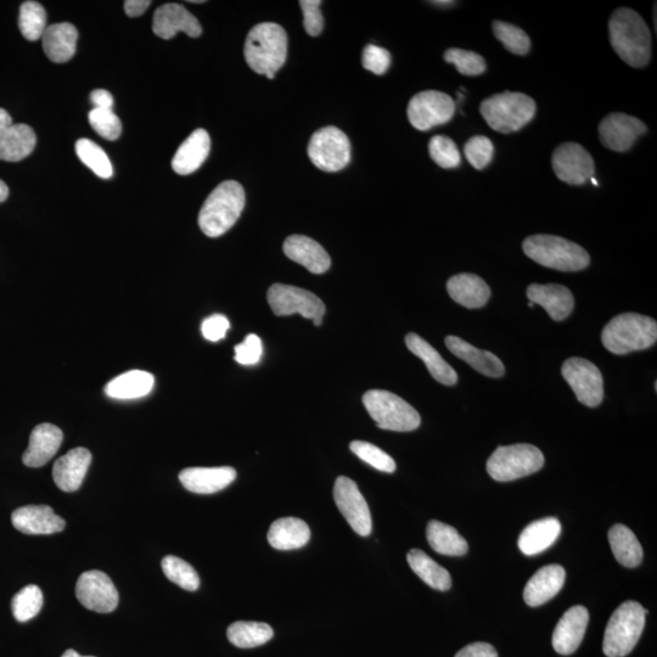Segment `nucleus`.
I'll return each mask as SVG.
<instances>
[{"mask_svg": "<svg viewBox=\"0 0 657 657\" xmlns=\"http://www.w3.org/2000/svg\"><path fill=\"white\" fill-rule=\"evenodd\" d=\"M611 47L627 65L643 69L651 59V32L642 16L630 8H619L609 21Z\"/></svg>", "mask_w": 657, "mask_h": 657, "instance_id": "f257e3e1", "label": "nucleus"}, {"mask_svg": "<svg viewBox=\"0 0 657 657\" xmlns=\"http://www.w3.org/2000/svg\"><path fill=\"white\" fill-rule=\"evenodd\" d=\"M244 54L247 65L258 75H275L288 56V35L274 22L258 24L247 35Z\"/></svg>", "mask_w": 657, "mask_h": 657, "instance_id": "f03ea898", "label": "nucleus"}, {"mask_svg": "<svg viewBox=\"0 0 657 657\" xmlns=\"http://www.w3.org/2000/svg\"><path fill=\"white\" fill-rule=\"evenodd\" d=\"M245 190L235 181L218 185L199 213V226L209 238L221 237L237 223L245 207Z\"/></svg>", "mask_w": 657, "mask_h": 657, "instance_id": "7ed1b4c3", "label": "nucleus"}, {"mask_svg": "<svg viewBox=\"0 0 657 657\" xmlns=\"http://www.w3.org/2000/svg\"><path fill=\"white\" fill-rule=\"evenodd\" d=\"M656 340V320L637 313H623L612 318L602 333L604 347L614 355L647 350Z\"/></svg>", "mask_w": 657, "mask_h": 657, "instance_id": "20e7f679", "label": "nucleus"}, {"mask_svg": "<svg viewBox=\"0 0 657 657\" xmlns=\"http://www.w3.org/2000/svg\"><path fill=\"white\" fill-rule=\"evenodd\" d=\"M522 250L538 265L560 272L582 271L591 263L582 246L555 235H532L525 239Z\"/></svg>", "mask_w": 657, "mask_h": 657, "instance_id": "39448f33", "label": "nucleus"}, {"mask_svg": "<svg viewBox=\"0 0 657 657\" xmlns=\"http://www.w3.org/2000/svg\"><path fill=\"white\" fill-rule=\"evenodd\" d=\"M537 105L529 95L519 92L494 94L482 101L480 112L493 131L518 132L536 116Z\"/></svg>", "mask_w": 657, "mask_h": 657, "instance_id": "423d86ee", "label": "nucleus"}, {"mask_svg": "<svg viewBox=\"0 0 657 657\" xmlns=\"http://www.w3.org/2000/svg\"><path fill=\"white\" fill-rule=\"evenodd\" d=\"M648 610L633 600L619 606L606 626L603 642L608 657H625L636 648L645 627Z\"/></svg>", "mask_w": 657, "mask_h": 657, "instance_id": "0eeeda50", "label": "nucleus"}, {"mask_svg": "<svg viewBox=\"0 0 657 657\" xmlns=\"http://www.w3.org/2000/svg\"><path fill=\"white\" fill-rule=\"evenodd\" d=\"M363 404L380 429L408 432L417 430L421 424L419 413L395 393L370 390L364 393Z\"/></svg>", "mask_w": 657, "mask_h": 657, "instance_id": "6e6552de", "label": "nucleus"}, {"mask_svg": "<svg viewBox=\"0 0 657 657\" xmlns=\"http://www.w3.org/2000/svg\"><path fill=\"white\" fill-rule=\"evenodd\" d=\"M544 456L527 443L498 447L486 464L487 473L498 482H510L541 470Z\"/></svg>", "mask_w": 657, "mask_h": 657, "instance_id": "1a4fd4ad", "label": "nucleus"}, {"mask_svg": "<svg viewBox=\"0 0 657 657\" xmlns=\"http://www.w3.org/2000/svg\"><path fill=\"white\" fill-rule=\"evenodd\" d=\"M269 306L278 317L299 313L303 318L313 320L314 325H322L325 305L313 292L296 286L274 284L267 294Z\"/></svg>", "mask_w": 657, "mask_h": 657, "instance_id": "9d476101", "label": "nucleus"}, {"mask_svg": "<svg viewBox=\"0 0 657 657\" xmlns=\"http://www.w3.org/2000/svg\"><path fill=\"white\" fill-rule=\"evenodd\" d=\"M308 156L319 170L339 172L350 164V140L339 128L330 126L319 129L308 144Z\"/></svg>", "mask_w": 657, "mask_h": 657, "instance_id": "9b49d317", "label": "nucleus"}, {"mask_svg": "<svg viewBox=\"0 0 657 657\" xmlns=\"http://www.w3.org/2000/svg\"><path fill=\"white\" fill-rule=\"evenodd\" d=\"M564 379L584 406L595 408L604 400V379L597 365L580 357L566 359L561 368Z\"/></svg>", "mask_w": 657, "mask_h": 657, "instance_id": "f8f14e48", "label": "nucleus"}, {"mask_svg": "<svg viewBox=\"0 0 657 657\" xmlns=\"http://www.w3.org/2000/svg\"><path fill=\"white\" fill-rule=\"evenodd\" d=\"M454 112H456L454 100L448 94L438 91L415 94L409 101L407 109L409 122L421 132L445 125L452 120Z\"/></svg>", "mask_w": 657, "mask_h": 657, "instance_id": "ddd939ff", "label": "nucleus"}, {"mask_svg": "<svg viewBox=\"0 0 657 657\" xmlns=\"http://www.w3.org/2000/svg\"><path fill=\"white\" fill-rule=\"evenodd\" d=\"M334 499L336 507L357 535L367 537L372 533V515L355 481L346 476L338 477L334 486Z\"/></svg>", "mask_w": 657, "mask_h": 657, "instance_id": "4468645a", "label": "nucleus"}, {"mask_svg": "<svg viewBox=\"0 0 657 657\" xmlns=\"http://www.w3.org/2000/svg\"><path fill=\"white\" fill-rule=\"evenodd\" d=\"M76 597L80 603L99 614H109L119 605V592L111 578L101 571H87L78 578Z\"/></svg>", "mask_w": 657, "mask_h": 657, "instance_id": "2eb2a0df", "label": "nucleus"}, {"mask_svg": "<svg viewBox=\"0 0 657 657\" xmlns=\"http://www.w3.org/2000/svg\"><path fill=\"white\" fill-rule=\"evenodd\" d=\"M553 171L561 182L582 185L592 179L595 164L591 154L581 144L565 143L554 150Z\"/></svg>", "mask_w": 657, "mask_h": 657, "instance_id": "dca6fc26", "label": "nucleus"}, {"mask_svg": "<svg viewBox=\"0 0 657 657\" xmlns=\"http://www.w3.org/2000/svg\"><path fill=\"white\" fill-rule=\"evenodd\" d=\"M599 138L606 149L616 153H626L638 138L647 133L648 128L644 122L622 112H614L599 123Z\"/></svg>", "mask_w": 657, "mask_h": 657, "instance_id": "f3484780", "label": "nucleus"}, {"mask_svg": "<svg viewBox=\"0 0 657 657\" xmlns=\"http://www.w3.org/2000/svg\"><path fill=\"white\" fill-rule=\"evenodd\" d=\"M153 31L157 37L171 39L178 32L198 38L201 36L202 27L198 19L189 13L181 4L168 3L162 5L155 11L153 20Z\"/></svg>", "mask_w": 657, "mask_h": 657, "instance_id": "a211bd4d", "label": "nucleus"}, {"mask_svg": "<svg viewBox=\"0 0 657 657\" xmlns=\"http://www.w3.org/2000/svg\"><path fill=\"white\" fill-rule=\"evenodd\" d=\"M16 530L26 535H53L65 530L66 522L48 505H27L11 515Z\"/></svg>", "mask_w": 657, "mask_h": 657, "instance_id": "6ab92c4d", "label": "nucleus"}, {"mask_svg": "<svg viewBox=\"0 0 657 657\" xmlns=\"http://www.w3.org/2000/svg\"><path fill=\"white\" fill-rule=\"evenodd\" d=\"M589 622V612L577 605L565 612L553 633V648L560 655H571L580 648Z\"/></svg>", "mask_w": 657, "mask_h": 657, "instance_id": "aec40b11", "label": "nucleus"}, {"mask_svg": "<svg viewBox=\"0 0 657 657\" xmlns=\"http://www.w3.org/2000/svg\"><path fill=\"white\" fill-rule=\"evenodd\" d=\"M92 463V454L88 449L78 447L71 449L64 457L56 460L53 466V480L64 492H75L83 484L89 466Z\"/></svg>", "mask_w": 657, "mask_h": 657, "instance_id": "412c9836", "label": "nucleus"}, {"mask_svg": "<svg viewBox=\"0 0 657 657\" xmlns=\"http://www.w3.org/2000/svg\"><path fill=\"white\" fill-rule=\"evenodd\" d=\"M526 294L533 305L542 306L555 322L565 320L574 311V295L566 286L532 284L527 288Z\"/></svg>", "mask_w": 657, "mask_h": 657, "instance_id": "4be33fe9", "label": "nucleus"}, {"mask_svg": "<svg viewBox=\"0 0 657 657\" xmlns=\"http://www.w3.org/2000/svg\"><path fill=\"white\" fill-rule=\"evenodd\" d=\"M64 434L58 426L41 424L31 432L27 451L22 456V462L28 468H41L58 453Z\"/></svg>", "mask_w": 657, "mask_h": 657, "instance_id": "5701e85b", "label": "nucleus"}, {"mask_svg": "<svg viewBox=\"0 0 657 657\" xmlns=\"http://www.w3.org/2000/svg\"><path fill=\"white\" fill-rule=\"evenodd\" d=\"M237 479V471L230 466L219 468H189L179 474L184 488L196 494H213L224 490Z\"/></svg>", "mask_w": 657, "mask_h": 657, "instance_id": "b1692460", "label": "nucleus"}, {"mask_svg": "<svg viewBox=\"0 0 657 657\" xmlns=\"http://www.w3.org/2000/svg\"><path fill=\"white\" fill-rule=\"evenodd\" d=\"M285 255L313 274H323L331 266L330 256L316 240L305 235H291L284 243Z\"/></svg>", "mask_w": 657, "mask_h": 657, "instance_id": "393cba45", "label": "nucleus"}, {"mask_svg": "<svg viewBox=\"0 0 657 657\" xmlns=\"http://www.w3.org/2000/svg\"><path fill=\"white\" fill-rule=\"evenodd\" d=\"M566 572L563 566L553 564L542 567L527 582L524 599L527 605L536 608L552 600L564 587Z\"/></svg>", "mask_w": 657, "mask_h": 657, "instance_id": "a878e982", "label": "nucleus"}, {"mask_svg": "<svg viewBox=\"0 0 657 657\" xmlns=\"http://www.w3.org/2000/svg\"><path fill=\"white\" fill-rule=\"evenodd\" d=\"M211 138L205 129H196L190 136L179 146L176 155L172 160L173 171L188 176L204 165L207 157L210 155Z\"/></svg>", "mask_w": 657, "mask_h": 657, "instance_id": "bb28decb", "label": "nucleus"}, {"mask_svg": "<svg viewBox=\"0 0 657 657\" xmlns=\"http://www.w3.org/2000/svg\"><path fill=\"white\" fill-rule=\"evenodd\" d=\"M447 291L453 301L469 310L484 307L491 297L490 286L479 275L471 273L454 275L448 280Z\"/></svg>", "mask_w": 657, "mask_h": 657, "instance_id": "cd10ccee", "label": "nucleus"}, {"mask_svg": "<svg viewBox=\"0 0 657 657\" xmlns=\"http://www.w3.org/2000/svg\"><path fill=\"white\" fill-rule=\"evenodd\" d=\"M446 346L448 350L464 362L468 363L477 372L490 376V378H501L505 373L504 364L493 353L479 350L470 345L469 342L458 338V336H447Z\"/></svg>", "mask_w": 657, "mask_h": 657, "instance_id": "c85d7f7f", "label": "nucleus"}, {"mask_svg": "<svg viewBox=\"0 0 657 657\" xmlns=\"http://www.w3.org/2000/svg\"><path fill=\"white\" fill-rule=\"evenodd\" d=\"M42 39L43 50L49 60L55 64H65L76 53L78 31L69 22H60L47 26Z\"/></svg>", "mask_w": 657, "mask_h": 657, "instance_id": "c756f323", "label": "nucleus"}, {"mask_svg": "<svg viewBox=\"0 0 657 657\" xmlns=\"http://www.w3.org/2000/svg\"><path fill=\"white\" fill-rule=\"evenodd\" d=\"M406 345L409 351L425 363L432 378L438 383L446 386H453L458 383L456 370L441 357L440 353L428 341L420 338L417 334L411 333L406 336Z\"/></svg>", "mask_w": 657, "mask_h": 657, "instance_id": "7c9ffc66", "label": "nucleus"}, {"mask_svg": "<svg viewBox=\"0 0 657 657\" xmlns=\"http://www.w3.org/2000/svg\"><path fill=\"white\" fill-rule=\"evenodd\" d=\"M37 137L35 131L24 123L9 126L0 133V160L19 162L35 150Z\"/></svg>", "mask_w": 657, "mask_h": 657, "instance_id": "2f4dec72", "label": "nucleus"}, {"mask_svg": "<svg viewBox=\"0 0 657 657\" xmlns=\"http://www.w3.org/2000/svg\"><path fill=\"white\" fill-rule=\"evenodd\" d=\"M311 539L310 527L297 518L274 521L268 531V542L274 549L294 550L305 547Z\"/></svg>", "mask_w": 657, "mask_h": 657, "instance_id": "473e14b6", "label": "nucleus"}, {"mask_svg": "<svg viewBox=\"0 0 657 657\" xmlns=\"http://www.w3.org/2000/svg\"><path fill=\"white\" fill-rule=\"evenodd\" d=\"M561 533L558 519L546 518L532 522L521 532L519 548L525 555H537L552 547Z\"/></svg>", "mask_w": 657, "mask_h": 657, "instance_id": "72a5a7b5", "label": "nucleus"}, {"mask_svg": "<svg viewBox=\"0 0 657 657\" xmlns=\"http://www.w3.org/2000/svg\"><path fill=\"white\" fill-rule=\"evenodd\" d=\"M154 375L143 370H131L111 380L105 393L115 400H137L149 395L154 389Z\"/></svg>", "mask_w": 657, "mask_h": 657, "instance_id": "f704fd0d", "label": "nucleus"}, {"mask_svg": "<svg viewBox=\"0 0 657 657\" xmlns=\"http://www.w3.org/2000/svg\"><path fill=\"white\" fill-rule=\"evenodd\" d=\"M409 566L421 581L436 591L446 592L452 587V578L446 569L438 565L423 550L412 549L407 555Z\"/></svg>", "mask_w": 657, "mask_h": 657, "instance_id": "c9c22d12", "label": "nucleus"}, {"mask_svg": "<svg viewBox=\"0 0 657 657\" xmlns=\"http://www.w3.org/2000/svg\"><path fill=\"white\" fill-rule=\"evenodd\" d=\"M612 553L622 566L633 569L643 560V548L633 531L625 525H614L609 531Z\"/></svg>", "mask_w": 657, "mask_h": 657, "instance_id": "e433bc0d", "label": "nucleus"}, {"mask_svg": "<svg viewBox=\"0 0 657 657\" xmlns=\"http://www.w3.org/2000/svg\"><path fill=\"white\" fill-rule=\"evenodd\" d=\"M429 544L436 553L449 555V557H462L468 553V542L459 535L454 527L432 520L426 530Z\"/></svg>", "mask_w": 657, "mask_h": 657, "instance_id": "4c0bfd02", "label": "nucleus"}, {"mask_svg": "<svg viewBox=\"0 0 657 657\" xmlns=\"http://www.w3.org/2000/svg\"><path fill=\"white\" fill-rule=\"evenodd\" d=\"M273 636V628L263 622H234L227 631L229 642L241 649L261 647Z\"/></svg>", "mask_w": 657, "mask_h": 657, "instance_id": "58836bf2", "label": "nucleus"}, {"mask_svg": "<svg viewBox=\"0 0 657 657\" xmlns=\"http://www.w3.org/2000/svg\"><path fill=\"white\" fill-rule=\"evenodd\" d=\"M19 27L27 41L36 42L42 38L47 28V13L42 4L28 0L22 3L19 15Z\"/></svg>", "mask_w": 657, "mask_h": 657, "instance_id": "ea45409f", "label": "nucleus"}, {"mask_svg": "<svg viewBox=\"0 0 657 657\" xmlns=\"http://www.w3.org/2000/svg\"><path fill=\"white\" fill-rule=\"evenodd\" d=\"M76 153L80 160L89 170L98 177L109 179L114 176L111 161L105 151L98 144L89 139H80L76 143Z\"/></svg>", "mask_w": 657, "mask_h": 657, "instance_id": "a19ab883", "label": "nucleus"}, {"mask_svg": "<svg viewBox=\"0 0 657 657\" xmlns=\"http://www.w3.org/2000/svg\"><path fill=\"white\" fill-rule=\"evenodd\" d=\"M166 577L185 591L195 592L200 587V577L194 567L181 558L168 555L161 563Z\"/></svg>", "mask_w": 657, "mask_h": 657, "instance_id": "79ce46f5", "label": "nucleus"}, {"mask_svg": "<svg viewBox=\"0 0 657 657\" xmlns=\"http://www.w3.org/2000/svg\"><path fill=\"white\" fill-rule=\"evenodd\" d=\"M492 27L494 36H496L508 52L521 56L529 54L531 39L520 27L503 21H494Z\"/></svg>", "mask_w": 657, "mask_h": 657, "instance_id": "37998d69", "label": "nucleus"}, {"mask_svg": "<svg viewBox=\"0 0 657 657\" xmlns=\"http://www.w3.org/2000/svg\"><path fill=\"white\" fill-rule=\"evenodd\" d=\"M42 606L43 593L35 584L22 588L11 603L13 615L19 622H27L36 617Z\"/></svg>", "mask_w": 657, "mask_h": 657, "instance_id": "c03bdc74", "label": "nucleus"}, {"mask_svg": "<svg viewBox=\"0 0 657 657\" xmlns=\"http://www.w3.org/2000/svg\"><path fill=\"white\" fill-rule=\"evenodd\" d=\"M448 64L456 66L464 76H480L487 69L486 61L480 54L459 48L448 49L443 56Z\"/></svg>", "mask_w": 657, "mask_h": 657, "instance_id": "a18cd8bd", "label": "nucleus"}, {"mask_svg": "<svg viewBox=\"0 0 657 657\" xmlns=\"http://www.w3.org/2000/svg\"><path fill=\"white\" fill-rule=\"evenodd\" d=\"M350 449L359 459L363 462L373 466L376 470L383 471V473H395L396 463L389 454L385 453L383 449L372 445V443L363 441H353Z\"/></svg>", "mask_w": 657, "mask_h": 657, "instance_id": "49530a36", "label": "nucleus"}, {"mask_svg": "<svg viewBox=\"0 0 657 657\" xmlns=\"http://www.w3.org/2000/svg\"><path fill=\"white\" fill-rule=\"evenodd\" d=\"M429 153L435 164L451 170L462 164V156L456 143L445 136L432 137L429 143Z\"/></svg>", "mask_w": 657, "mask_h": 657, "instance_id": "de8ad7c7", "label": "nucleus"}, {"mask_svg": "<svg viewBox=\"0 0 657 657\" xmlns=\"http://www.w3.org/2000/svg\"><path fill=\"white\" fill-rule=\"evenodd\" d=\"M89 123L95 132L110 142L120 138L122 123L112 110L93 109L89 112Z\"/></svg>", "mask_w": 657, "mask_h": 657, "instance_id": "09e8293b", "label": "nucleus"}, {"mask_svg": "<svg viewBox=\"0 0 657 657\" xmlns=\"http://www.w3.org/2000/svg\"><path fill=\"white\" fill-rule=\"evenodd\" d=\"M464 154L469 164L476 170H484L491 164L494 155V145L485 136L470 138L464 145Z\"/></svg>", "mask_w": 657, "mask_h": 657, "instance_id": "8fccbe9b", "label": "nucleus"}, {"mask_svg": "<svg viewBox=\"0 0 657 657\" xmlns=\"http://www.w3.org/2000/svg\"><path fill=\"white\" fill-rule=\"evenodd\" d=\"M362 64L365 70L375 73V75H384L391 65V54L389 50L368 44L364 48Z\"/></svg>", "mask_w": 657, "mask_h": 657, "instance_id": "3c124183", "label": "nucleus"}, {"mask_svg": "<svg viewBox=\"0 0 657 657\" xmlns=\"http://www.w3.org/2000/svg\"><path fill=\"white\" fill-rule=\"evenodd\" d=\"M320 0H301L300 7L303 13V26L308 35L317 37L323 32L324 18L320 11Z\"/></svg>", "mask_w": 657, "mask_h": 657, "instance_id": "603ef678", "label": "nucleus"}, {"mask_svg": "<svg viewBox=\"0 0 657 657\" xmlns=\"http://www.w3.org/2000/svg\"><path fill=\"white\" fill-rule=\"evenodd\" d=\"M262 340L255 334L246 336L243 344L235 346V361L241 365H255L261 361Z\"/></svg>", "mask_w": 657, "mask_h": 657, "instance_id": "864d4df0", "label": "nucleus"}, {"mask_svg": "<svg viewBox=\"0 0 657 657\" xmlns=\"http://www.w3.org/2000/svg\"><path fill=\"white\" fill-rule=\"evenodd\" d=\"M229 328V320L222 314H215L202 322L201 333L206 340L217 342L226 338Z\"/></svg>", "mask_w": 657, "mask_h": 657, "instance_id": "5fc2aeb1", "label": "nucleus"}, {"mask_svg": "<svg viewBox=\"0 0 657 657\" xmlns=\"http://www.w3.org/2000/svg\"><path fill=\"white\" fill-rule=\"evenodd\" d=\"M456 657H498V653L491 644L477 642L458 651Z\"/></svg>", "mask_w": 657, "mask_h": 657, "instance_id": "6e6d98bb", "label": "nucleus"}, {"mask_svg": "<svg viewBox=\"0 0 657 657\" xmlns=\"http://www.w3.org/2000/svg\"><path fill=\"white\" fill-rule=\"evenodd\" d=\"M94 109L112 110L114 108V97L105 89H95L91 94Z\"/></svg>", "mask_w": 657, "mask_h": 657, "instance_id": "4d7b16f0", "label": "nucleus"}, {"mask_svg": "<svg viewBox=\"0 0 657 657\" xmlns=\"http://www.w3.org/2000/svg\"><path fill=\"white\" fill-rule=\"evenodd\" d=\"M149 0H127L125 2V11L129 18H138L143 15L150 7Z\"/></svg>", "mask_w": 657, "mask_h": 657, "instance_id": "13d9d810", "label": "nucleus"}, {"mask_svg": "<svg viewBox=\"0 0 657 657\" xmlns=\"http://www.w3.org/2000/svg\"><path fill=\"white\" fill-rule=\"evenodd\" d=\"M11 125H13V119H11V116L4 109H0V133Z\"/></svg>", "mask_w": 657, "mask_h": 657, "instance_id": "bf43d9fd", "label": "nucleus"}, {"mask_svg": "<svg viewBox=\"0 0 657 657\" xmlns=\"http://www.w3.org/2000/svg\"><path fill=\"white\" fill-rule=\"evenodd\" d=\"M9 188L3 181H0V204L8 199Z\"/></svg>", "mask_w": 657, "mask_h": 657, "instance_id": "052dcab7", "label": "nucleus"}, {"mask_svg": "<svg viewBox=\"0 0 657 657\" xmlns=\"http://www.w3.org/2000/svg\"><path fill=\"white\" fill-rule=\"evenodd\" d=\"M61 657H94V656H82V655L78 654L77 651L69 649V650H66L64 655L61 656Z\"/></svg>", "mask_w": 657, "mask_h": 657, "instance_id": "680f3d73", "label": "nucleus"}, {"mask_svg": "<svg viewBox=\"0 0 657 657\" xmlns=\"http://www.w3.org/2000/svg\"><path fill=\"white\" fill-rule=\"evenodd\" d=\"M430 4L437 5V7H452V5L456 4V2H449V0H445V2H430Z\"/></svg>", "mask_w": 657, "mask_h": 657, "instance_id": "e2e57ef3", "label": "nucleus"}, {"mask_svg": "<svg viewBox=\"0 0 657 657\" xmlns=\"http://www.w3.org/2000/svg\"><path fill=\"white\" fill-rule=\"evenodd\" d=\"M533 306H535V305H533L532 302H529V307H533Z\"/></svg>", "mask_w": 657, "mask_h": 657, "instance_id": "0e129e2a", "label": "nucleus"}]
</instances>
